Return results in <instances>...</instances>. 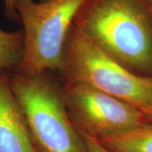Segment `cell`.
<instances>
[{
    "label": "cell",
    "mask_w": 152,
    "mask_h": 152,
    "mask_svg": "<svg viewBox=\"0 0 152 152\" xmlns=\"http://www.w3.org/2000/svg\"><path fill=\"white\" fill-rule=\"evenodd\" d=\"M74 26L128 69L152 77V11L147 0H87Z\"/></svg>",
    "instance_id": "6da1fadb"
},
{
    "label": "cell",
    "mask_w": 152,
    "mask_h": 152,
    "mask_svg": "<svg viewBox=\"0 0 152 152\" xmlns=\"http://www.w3.org/2000/svg\"><path fill=\"white\" fill-rule=\"evenodd\" d=\"M87 0H19L24 53L17 73L42 75L63 68L67 40Z\"/></svg>",
    "instance_id": "7a4b0ae2"
},
{
    "label": "cell",
    "mask_w": 152,
    "mask_h": 152,
    "mask_svg": "<svg viewBox=\"0 0 152 152\" xmlns=\"http://www.w3.org/2000/svg\"><path fill=\"white\" fill-rule=\"evenodd\" d=\"M65 81L80 83L131 104L152 121V77L137 75L104 53L74 26L64 52Z\"/></svg>",
    "instance_id": "3957f363"
},
{
    "label": "cell",
    "mask_w": 152,
    "mask_h": 152,
    "mask_svg": "<svg viewBox=\"0 0 152 152\" xmlns=\"http://www.w3.org/2000/svg\"><path fill=\"white\" fill-rule=\"evenodd\" d=\"M14 95L41 152H88L84 138L71 119L62 90L45 75H10Z\"/></svg>",
    "instance_id": "277c9868"
},
{
    "label": "cell",
    "mask_w": 152,
    "mask_h": 152,
    "mask_svg": "<svg viewBox=\"0 0 152 152\" xmlns=\"http://www.w3.org/2000/svg\"><path fill=\"white\" fill-rule=\"evenodd\" d=\"M61 90L76 128L97 140L124 134L152 122L134 106L80 83L65 81Z\"/></svg>",
    "instance_id": "5b68a950"
},
{
    "label": "cell",
    "mask_w": 152,
    "mask_h": 152,
    "mask_svg": "<svg viewBox=\"0 0 152 152\" xmlns=\"http://www.w3.org/2000/svg\"><path fill=\"white\" fill-rule=\"evenodd\" d=\"M0 152H37L6 71L0 72Z\"/></svg>",
    "instance_id": "8992f818"
},
{
    "label": "cell",
    "mask_w": 152,
    "mask_h": 152,
    "mask_svg": "<svg viewBox=\"0 0 152 152\" xmlns=\"http://www.w3.org/2000/svg\"><path fill=\"white\" fill-rule=\"evenodd\" d=\"M98 140L112 152H152V122Z\"/></svg>",
    "instance_id": "52a82bcc"
},
{
    "label": "cell",
    "mask_w": 152,
    "mask_h": 152,
    "mask_svg": "<svg viewBox=\"0 0 152 152\" xmlns=\"http://www.w3.org/2000/svg\"><path fill=\"white\" fill-rule=\"evenodd\" d=\"M24 53L21 31H6L0 29V72L18 67Z\"/></svg>",
    "instance_id": "ba28073f"
},
{
    "label": "cell",
    "mask_w": 152,
    "mask_h": 152,
    "mask_svg": "<svg viewBox=\"0 0 152 152\" xmlns=\"http://www.w3.org/2000/svg\"><path fill=\"white\" fill-rule=\"evenodd\" d=\"M80 134L84 138L88 152H112L111 151H109L108 149L103 146L97 139L85 134H82V133Z\"/></svg>",
    "instance_id": "9c48e42d"
},
{
    "label": "cell",
    "mask_w": 152,
    "mask_h": 152,
    "mask_svg": "<svg viewBox=\"0 0 152 152\" xmlns=\"http://www.w3.org/2000/svg\"><path fill=\"white\" fill-rule=\"evenodd\" d=\"M38 1H44V0H38ZM18 2H19V0H4L6 15L12 20L19 21L16 13V4Z\"/></svg>",
    "instance_id": "30bf717a"
},
{
    "label": "cell",
    "mask_w": 152,
    "mask_h": 152,
    "mask_svg": "<svg viewBox=\"0 0 152 152\" xmlns=\"http://www.w3.org/2000/svg\"><path fill=\"white\" fill-rule=\"evenodd\" d=\"M147 2H148V4L150 6V8H151V10L152 11V0H147Z\"/></svg>",
    "instance_id": "8fae6325"
},
{
    "label": "cell",
    "mask_w": 152,
    "mask_h": 152,
    "mask_svg": "<svg viewBox=\"0 0 152 152\" xmlns=\"http://www.w3.org/2000/svg\"><path fill=\"white\" fill-rule=\"evenodd\" d=\"M37 152H41V151H38V150H37Z\"/></svg>",
    "instance_id": "7c38bea8"
}]
</instances>
